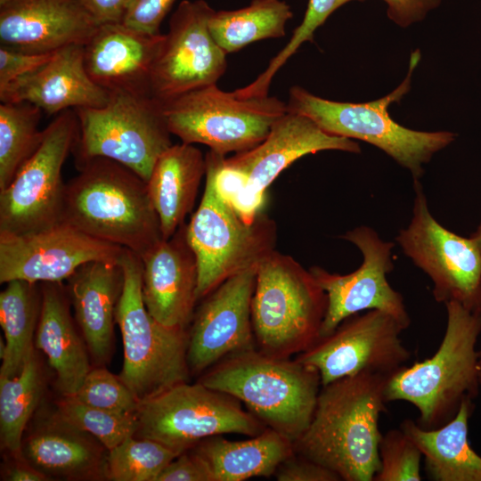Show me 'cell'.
I'll return each mask as SVG.
<instances>
[{"instance_id": "cell-13", "label": "cell", "mask_w": 481, "mask_h": 481, "mask_svg": "<svg viewBox=\"0 0 481 481\" xmlns=\"http://www.w3.org/2000/svg\"><path fill=\"white\" fill-rule=\"evenodd\" d=\"M415 197L407 227L395 237L404 254L432 281L438 303L454 301L481 313V253L470 237L442 225L431 214L420 182H413Z\"/></svg>"}, {"instance_id": "cell-43", "label": "cell", "mask_w": 481, "mask_h": 481, "mask_svg": "<svg viewBox=\"0 0 481 481\" xmlns=\"http://www.w3.org/2000/svg\"><path fill=\"white\" fill-rule=\"evenodd\" d=\"M387 4V16L401 27L421 20L441 0H384Z\"/></svg>"}, {"instance_id": "cell-29", "label": "cell", "mask_w": 481, "mask_h": 481, "mask_svg": "<svg viewBox=\"0 0 481 481\" xmlns=\"http://www.w3.org/2000/svg\"><path fill=\"white\" fill-rule=\"evenodd\" d=\"M5 284L0 293V324L5 342L0 378H13L34 351L42 289L41 283L23 280H12Z\"/></svg>"}, {"instance_id": "cell-47", "label": "cell", "mask_w": 481, "mask_h": 481, "mask_svg": "<svg viewBox=\"0 0 481 481\" xmlns=\"http://www.w3.org/2000/svg\"><path fill=\"white\" fill-rule=\"evenodd\" d=\"M477 369H478V379L481 390V348L477 350Z\"/></svg>"}, {"instance_id": "cell-20", "label": "cell", "mask_w": 481, "mask_h": 481, "mask_svg": "<svg viewBox=\"0 0 481 481\" xmlns=\"http://www.w3.org/2000/svg\"><path fill=\"white\" fill-rule=\"evenodd\" d=\"M100 24L77 0H0L1 45L32 53L86 45Z\"/></svg>"}, {"instance_id": "cell-15", "label": "cell", "mask_w": 481, "mask_h": 481, "mask_svg": "<svg viewBox=\"0 0 481 481\" xmlns=\"http://www.w3.org/2000/svg\"><path fill=\"white\" fill-rule=\"evenodd\" d=\"M340 238L358 248L363 261L356 270L347 274L332 273L319 266L309 269L327 295L320 337L332 332L347 317L368 310L391 315L406 330L411 318L404 298L387 279L394 269L395 243L383 240L376 231L365 225L355 227Z\"/></svg>"}, {"instance_id": "cell-39", "label": "cell", "mask_w": 481, "mask_h": 481, "mask_svg": "<svg viewBox=\"0 0 481 481\" xmlns=\"http://www.w3.org/2000/svg\"><path fill=\"white\" fill-rule=\"evenodd\" d=\"M175 0H127L122 23L135 29L159 34L161 23Z\"/></svg>"}, {"instance_id": "cell-24", "label": "cell", "mask_w": 481, "mask_h": 481, "mask_svg": "<svg viewBox=\"0 0 481 481\" xmlns=\"http://www.w3.org/2000/svg\"><path fill=\"white\" fill-rule=\"evenodd\" d=\"M74 319L94 359L102 363L113 343L116 308L123 284L119 260H95L79 266L67 280Z\"/></svg>"}, {"instance_id": "cell-18", "label": "cell", "mask_w": 481, "mask_h": 481, "mask_svg": "<svg viewBox=\"0 0 481 481\" xmlns=\"http://www.w3.org/2000/svg\"><path fill=\"white\" fill-rule=\"evenodd\" d=\"M257 268L230 277L201 299L188 330L191 374L201 375L232 355L257 348L251 320Z\"/></svg>"}, {"instance_id": "cell-2", "label": "cell", "mask_w": 481, "mask_h": 481, "mask_svg": "<svg viewBox=\"0 0 481 481\" xmlns=\"http://www.w3.org/2000/svg\"><path fill=\"white\" fill-rule=\"evenodd\" d=\"M77 168L78 174L66 183L61 221L140 257L163 239L147 183L140 175L105 158Z\"/></svg>"}, {"instance_id": "cell-36", "label": "cell", "mask_w": 481, "mask_h": 481, "mask_svg": "<svg viewBox=\"0 0 481 481\" xmlns=\"http://www.w3.org/2000/svg\"><path fill=\"white\" fill-rule=\"evenodd\" d=\"M351 1L354 0H308L303 20L293 31L290 40L270 61L267 68L253 82L244 87L245 93L249 96L268 95L272 79L278 70L303 43L313 40L315 30L332 12Z\"/></svg>"}, {"instance_id": "cell-14", "label": "cell", "mask_w": 481, "mask_h": 481, "mask_svg": "<svg viewBox=\"0 0 481 481\" xmlns=\"http://www.w3.org/2000/svg\"><path fill=\"white\" fill-rule=\"evenodd\" d=\"M404 330L384 312H361L342 321L330 334L319 337L295 359L315 369L322 386L362 372L391 376L411 358L400 338Z\"/></svg>"}, {"instance_id": "cell-1", "label": "cell", "mask_w": 481, "mask_h": 481, "mask_svg": "<svg viewBox=\"0 0 481 481\" xmlns=\"http://www.w3.org/2000/svg\"><path fill=\"white\" fill-rule=\"evenodd\" d=\"M390 376L362 372L322 386L311 422L295 452L343 481H373L379 469V421L386 412Z\"/></svg>"}, {"instance_id": "cell-44", "label": "cell", "mask_w": 481, "mask_h": 481, "mask_svg": "<svg viewBox=\"0 0 481 481\" xmlns=\"http://www.w3.org/2000/svg\"><path fill=\"white\" fill-rule=\"evenodd\" d=\"M101 25L122 22L127 0H77Z\"/></svg>"}, {"instance_id": "cell-19", "label": "cell", "mask_w": 481, "mask_h": 481, "mask_svg": "<svg viewBox=\"0 0 481 481\" xmlns=\"http://www.w3.org/2000/svg\"><path fill=\"white\" fill-rule=\"evenodd\" d=\"M142 294L149 314L168 328L187 330L194 314L198 265L183 224L143 257Z\"/></svg>"}, {"instance_id": "cell-25", "label": "cell", "mask_w": 481, "mask_h": 481, "mask_svg": "<svg viewBox=\"0 0 481 481\" xmlns=\"http://www.w3.org/2000/svg\"><path fill=\"white\" fill-rule=\"evenodd\" d=\"M42 307L35 346L47 357L63 396H71L89 372L87 346L75 327L70 300L62 282H41Z\"/></svg>"}, {"instance_id": "cell-5", "label": "cell", "mask_w": 481, "mask_h": 481, "mask_svg": "<svg viewBox=\"0 0 481 481\" xmlns=\"http://www.w3.org/2000/svg\"><path fill=\"white\" fill-rule=\"evenodd\" d=\"M327 295L309 270L275 249L257 265L251 302L257 348L290 358L320 337Z\"/></svg>"}, {"instance_id": "cell-22", "label": "cell", "mask_w": 481, "mask_h": 481, "mask_svg": "<svg viewBox=\"0 0 481 481\" xmlns=\"http://www.w3.org/2000/svg\"><path fill=\"white\" fill-rule=\"evenodd\" d=\"M164 38L122 22L101 24L84 45L86 69L109 93L151 95V70Z\"/></svg>"}, {"instance_id": "cell-16", "label": "cell", "mask_w": 481, "mask_h": 481, "mask_svg": "<svg viewBox=\"0 0 481 481\" xmlns=\"http://www.w3.org/2000/svg\"><path fill=\"white\" fill-rule=\"evenodd\" d=\"M213 12L205 0H183L172 14L151 77V95L161 105L216 85L225 72L227 54L208 29Z\"/></svg>"}, {"instance_id": "cell-46", "label": "cell", "mask_w": 481, "mask_h": 481, "mask_svg": "<svg viewBox=\"0 0 481 481\" xmlns=\"http://www.w3.org/2000/svg\"><path fill=\"white\" fill-rule=\"evenodd\" d=\"M477 244L480 253H481V220L475 232L469 236Z\"/></svg>"}, {"instance_id": "cell-38", "label": "cell", "mask_w": 481, "mask_h": 481, "mask_svg": "<svg viewBox=\"0 0 481 481\" xmlns=\"http://www.w3.org/2000/svg\"><path fill=\"white\" fill-rule=\"evenodd\" d=\"M71 396L85 404L123 414L135 413L140 404L127 386L104 368L90 370Z\"/></svg>"}, {"instance_id": "cell-7", "label": "cell", "mask_w": 481, "mask_h": 481, "mask_svg": "<svg viewBox=\"0 0 481 481\" xmlns=\"http://www.w3.org/2000/svg\"><path fill=\"white\" fill-rule=\"evenodd\" d=\"M124 284L116 308L124 351L118 376L139 403L188 382V330L168 328L147 311L142 294L143 262L124 249L120 257Z\"/></svg>"}, {"instance_id": "cell-28", "label": "cell", "mask_w": 481, "mask_h": 481, "mask_svg": "<svg viewBox=\"0 0 481 481\" xmlns=\"http://www.w3.org/2000/svg\"><path fill=\"white\" fill-rule=\"evenodd\" d=\"M192 449L207 462L214 481L269 477L295 452L293 442L270 428L242 441L211 436Z\"/></svg>"}, {"instance_id": "cell-40", "label": "cell", "mask_w": 481, "mask_h": 481, "mask_svg": "<svg viewBox=\"0 0 481 481\" xmlns=\"http://www.w3.org/2000/svg\"><path fill=\"white\" fill-rule=\"evenodd\" d=\"M53 53L54 52L32 53L1 45L0 90L38 69L52 58Z\"/></svg>"}, {"instance_id": "cell-34", "label": "cell", "mask_w": 481, "mask_h": 481, "mask_svg": "<svg viewBox=\"0 0 481 481\" xmlns=\"http://www.w3.org/2000/svg\"><path fill=\"white\" fill-rule=\"evenodd\" d=\"M178 455L155 440L129 436L110 450L106 474L114 481H156Z\"/></svg>"}, {"instance_id": "cell-21", "label": "cell", "mask_w": 481, "mask_h": 481, "mask_svg": "<svg viewBox=\"0 0 481 481\" xmlns=\"http://www.w3.org/2000/svg\"><path fill=\"white\" fill-rule=\"evenodd\" d=\"M322 151H361L352 139L330 135L306 116L287 112L257 146L231 157L225 163L245 177L248 191L265 196L277 176L298 159Z\"/></svg>"}, {"instance_id": "cell-32", "label": "cell", "mask_w": 481, "mask_h": 481, "mask_svg": "<svg viewBox=\"0 0 481 481\" xmlns=\"http://www.w3.org/2000/svg\"><path fill=\"white\" fill-rule=\"evenodd\" d=\"M44 111L27 102L0 104V191L40 145L44 129L38 126Z\"/></svg>"}, {"instance_id": "cell-45", "label": "cell", "mask_w": 481, "mask_h": 481, "mask_svg": "<svg viewBox=\"0 0 481 481\" xmlns=\"http://www.w3.org/2000/svg\"><path fill=\"white\" fill-rule=\"evenodd\" d=\"M7 477L11 481H42L46 479L42 472L23 466L11 469Z\"/></svg>"}, {"instance_id": "cell-10", "label": "cell", "mask_w": 481, "mask_h": 481, "mask_svg": "<svg viewBox=\"0 0 481 481\" xmlns=\"http://www.w3.org/2000/svg\"><path fill=\"white\" fill-rule=\"evenodd\" d=\"M162 108L170 133L182 143L204 144L224 156L257 146L288 112L287 103L275 96L240 98L216 84L183 94Z\"/></svg>"}, {"instance_id": "cell-41", "label": "cell", "mask_w": 481, "mask_h": 481, "mask_svg": "<svg viewBox=\"0 0 481 481\" xmlns=\"http://www.w3.org/2000/svg\"><path fill=\"white\" fill-rule=\"evenodd\" d=\"M273 476L278 481H341L332 470L297 452L281 462Z\"/></svg>"}, {"instance_id": "cell-35", "label": "cell", "mask_w": 481, "mask_h": 481, "mask_svg": "<svg viewBox=\"0 0 481 481\" xmlns=\"http://www.w3.org/2000/svg\"><path fill=\"white\" fill-rule=\"evenodd\" d=\"M58 410L63 423L94 436L109 451L135 436L138 427L136 412H110L80 403L72 396H64L58 404Z\"/></svg>"}, {"instance_id": "cell-3", "label": "cell", "mask_w": 481, "mask_h": 481, "mask_svg": "<svg viewBox=\"0 0 481 481\" xmlns=\"http://www.w3.org/2000/svg\"><path fill=\"white\" fill-rule=\"evenodd\" d=\"M446 327L436 353L405 365L387 380V402L405 401L419 412L416 423L426 429L442 427L458 413L462 403L475 400L480 391L477 342L481 313L457 302L444 304Z\"/></svg>"}, {"instance_id": "cell-26", "label": "cell", "mask_w": 481, "mask_h": 481, "mask_svg": "<svg viewBox=\"0 0 481 481\" xmlns=\"http://www.w3.org/2000/svg\"><path fill=\"white\" fill-rule=\"evenodd\" d=\"M205 174V155L194 144H172L157 159L146 183L163 239L184 224Z\"/></svg>"}, {"instance_id": "cell-9", "label": "cell", "mask_w": 481, "mask_h": 481, "mask_svg": "<svg viewBox=\"0 0 481 481\" xmlns=\"http://www.w3.org/2000/svg\"><path fill=\"white\" fill-rule=\"evenodd\" d=\"M76 167L95 158L114 160L147 181L159 157L173 143L162 105L151 95L111 92L106 104L75 110Z\"/></svg>"}, {"instance_id": "cell-33", "label": "cell", "mask_w": 481, "mask_h": 481, "mask_svg": "<svg viewBox=\"0 0 481 481\" xmlns=\"http://www.w3.org/2000/svg\"><path fill=\"white\" fill-rule=\"evenodd\" d=\"M25 452L37 468L63 475L89 470L97 460L95 450L81 437L53 431L30 437Z\"/></svg>"}, {"instance_id": "cell-6", "label": "cell", "mask_w": 481, "mask_h": 481, "mask_svg": "<svg viewBox=\"0 0 481 481\" xmlns=\"http://www.w3.org/2000/svg\"><path fill=\"white\" fill-rule=\"evenodd\" d=\"M420 57L419 50L412 53L406 78L392 93L379 100L363 103L330 101L295 86L289 91L287 110L307 117L330 135L376 146L407 168L413 182H419L424 172L423 165L455 138L454 133L447 131L409 129L389 116V104L400 101L409 91L412 73Z\"/></svg>"}, {"instance_id": "cell-37", "label": "cell", "mask_w": 481, "mask_h": 481, "mask_svg": "<svg viewBox=\"0 0 481 481\" xmlns=\"http://www.w3.org/2000/svg\"><path fill=\"white\" fill-rule=\"evenodd\" d=\"M379 469L373 481H421L423 457L416 444L399 428L389 429L379 445Z\"/></svg>"}, {"instance_id": "cell-17", "label": "cell", "mask_w": 481, "mask_h": 481, "mask_svg": "<svg viewBox=\"0 0 481 481\" xmlns=\"http://www.w3.org/2000/svg\"><path fill=\"white\" fill-rule=\"evenodd\" d=\"M123 250L62 221L30 233H0V282H62L86 263L119 260Z\"/></svg>"}, {"instance_id": "cell-8", "label": "cell", "mask_w": 481, "mask_h": 481, "mask_svg": "<svg viewBox=\"0 0 481 481\" xmlns=\"http://www.w3.org/2000/svg\"><path fill=\"white\" fill-rule=\"evenodd\" d=\"M205 178L199 207L186 224L198 265V300L230 277L257 267L275 249L277 239L276 224L265 213L246 222L221 197L207 164Z\"/></svg>"}, {"instance_id": "cell-4", "label": "cell", "mask_w": 481, "mask_h": 481, "mask_svg": "<svg viewBox=\"0 0 481 481\" xmlns=\"http://www.w3.org/2000/svg\"><path fill=\"white\" fill-rule=\"evenodd\" d=\"M198 381L238 399L267 428L293 444L308 428L322 387L315 369L257 348L221 360Z\"/></svg>"}, {"instance_id": "cell-23", "label": "cell", "mask_w": 481, "mask_h": 481, "mask_svg": "<svg viewBox=\"0 0 481 481\" xmlns=\"http://www.w3.org/2000/svg\"><path fill=\"white\" fill-rule=\"evenodd\" d=\"M109 97L110 93L96 85L86 69L83 45L55 51L38 69L0 90L1 102H27L49 115L102 107Z\"/></svg>"}, {"instance_id": "cell-42", "label": "cell", "mask_w": 481, "mask_h": 481, "mask_svg": "<svg viewBox=\"0 0 481 481\" xmlns=\"http://www.w3.org/2000/svg\"><path fill=\"white\" fill-rule=\"evenodd\" d=\"M156 481H214L203 458L193 449L175 458L159 475Z\"/></svg>"}, {"instance_id": "cell-27", "label": "cell", "mask_w": 481, "mask_h": 481, "mask_svg": "<svg viewBox=\"0 0 481 481\" xmlns=\"http://www.w3.org/2000/svg\"><path fill=\"white\" fill-rule=\"evenodd\" d=\"M473 400L462 403L457 415L440 428L426 429L405 419L402 430L416 444L424 458V469L433 481H481V455L468 439Z\"/></svg>"}, {"instance_id": "cell-11", "label": "cell", "mask_w": 481, "mask_h": 481, "mask_svg": "<svg viewBox=\"0 0 481 481\" xmlns=\"http://www.w3.org/2000/svg\"><path fill=\"white\" fill-rule=\"evenodd\" d=\"M135 415L138 437L155 440L177 454L211 436H255L267 428L238 399L199 381L175 385L141 402Z\"/></svg>"}, {"instance_id": "cell-31", "label": "cell", "mask_w": 481, "mask_h": 481, "mask_svg": "<svg viewBox=\"0 0 481 481\" xmlns=\"http://www.w3.org/2000/svg\"><path fill=\"white\" fill-rule=\"evenodd\" d=\"M42 391V371L35 351L17 376L0 378L2 447L12 453L20 450L23 430L39 402Z\"/></svg>"}, {"instance_id": "cell-30", "label": "cell", "mask_w": 481, "mask_h": 481, "mask_svg": "<svg viewBox=\"0 0 481 481\" xmlns=\"http://www.w3.org/2000/svg\"><path fill=\"white\" fill-rule=\"evenodd\" d=\"M292 17L290 5L283 0H252L240 9L214 10L208 29L216 44L228 54L253 42L284 37L286 23Z\"/></svg>"}, {"instance_id": "cell-12", "label": "cell", "mask_w": 481, "mask_h": 481, "mask_svg": "<svg viewBox=\"0 0 481 481\" xmlns=\"http://www.w3.org/2000/svg\"><path fill=\"white\" fill-rule=\"evenodd\" d=\"M77 132L72 109L60 112L44 129L37 151L0 191V233L26 234L61 222L66 187L61 171Z\"/></svg>"}]
</instances>
